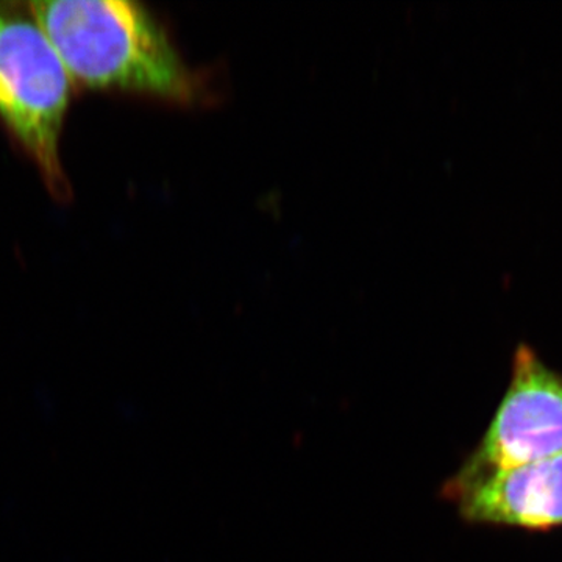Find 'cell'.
Returning <instances> with one entry per match:
<instances>
[{
	"label": "cell",
	"instance_id": "1",
	"mask_svg": "<svg viewBox=\"0 0 562 562\" xmlns=\"http://www.w3.org/2000/svg\"><path fill=\"white\" fill-rule=\"evenodd\" d=\"M74 87L190 101L194 83L165 27L127 0L29 2Z\"/></svg>",
	"mask_w": 562,
	"mask_h": 562
},
{
	"label": "cell",
	"instance_id": "2",
	"mask_svg": "<svg viewBox=\"0 0 562 562\" xmlns=\"http://www.w3.org/2000/svg\"><path fill=\"white\" fill-rule=\"evenodd\" d=\"M72 87L29 3L0 2V124L60 202L72 198L60 155Z\"/></svg>",
	"mask_w": 562,
	"mask_h": 562
},
{
	"label": "cell",
	"instance_id": "3",
	"mask_svg": "<svg viewBox=\"0 0 562 562\" xmlns=\"http://www.w3.org/2000/svg\"><path fill=\"white\" fill-rule=\"evenodd\" d=\"M558 454H562V372L547 366L528 344H519L498 408L453 479H479Z\"/></svg>",
	"mask_w": 562,
	"mask_h": 562
},
{
	"label": "cell",
	"instance_id": "4",
	"mask_svg": "<svg viewBox=\"0 0 562 562\" xmlns=\"http://www.w3.org/2000/svg\"><path fill=\"white\" fill-rule=\"evenodd\" d=\"M443 495L471 524L531 531L561 528L562 454L479 479L452 476Z\"/></svg>",
	"mask_w": 562,
	"mask_h": 562
}]
</instances>
